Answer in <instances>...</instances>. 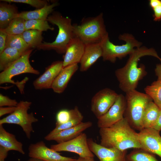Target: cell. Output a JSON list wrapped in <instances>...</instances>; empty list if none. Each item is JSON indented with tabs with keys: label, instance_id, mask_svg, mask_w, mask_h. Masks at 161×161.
<instances>
[{
	"label": "cell",
	"instance_id": "obj_1",
	"mask_svg": "<svg viewBox=\"0 0 161 161\" xmlns=\"http://www.w3.org/2000/svg\"><path fill=\"white\" fill-rule=\"evenodd\" d=\"M146 55L156 57L161 62V58L154 49L141 47L136 48L129 55V58L124 66L115 71L119 87L126 93L135 90L139 81L146 75L145 65L142 64L138 65L140 58Z\"/></svg>",
	"mask_w": 161,
	"mask_h": 161
},
{
	"label": "cell",
	"instance_id": "obj_2",
	"mask_svg": "<svg viewBox=\"0 0 161 161\" xmlns=\"http://www.w3.org/2000/svg\"><path fill=\"white\" fill-rule=\"evenodd\" d=\"M100 144L121 151L140 148L138 133L136 132L125 118L107 127L99 128Z\"/></svg>",
	"mask_w": 161,
	"mask_h": 161
},
{
	"label": "cell",
	"instance_id": "obj_3",
	"mask_svg": "<svg viewBox=\"0 0 161 161\" xmlns=\"http://www.w3.org/2000/svg\"><path fill=\"white\" fill-rule=\"evenodd\" d=\"M47 20L57 26L58 34L54 41L43 42L36 48L38 50H53L59 54H65L68 44L74 37L71 19L62 16L58 12H53L48 16Z\"/></svg>",
	"mask_w": 161,
	"mask_h": 161
},
{
	"label": "cell",
	"instance_id": "obj_4",
	"mask_svg": "<svg viewBox=\"0 0 161 161\" xmlns=\"http://www.w3.org/2000/svg\"><path fill=\"white\" fill-rule=\"evenodd\" d=\"M73 29L74 36L85 44L100 43L108 34L102 13L95 17L83 18L80 24H73Z\"/></svg>",
	"mask_w": 161,
	"mask_h": 161
},
{
	"label": "cell",
	"instance_id": "obj_5",
	"mask_svg": "<svg viewBox=\"0 0 161 161\" xmlns=\"http://www.w3.org/2000/svg\"><path fill=\"white\" fill-rule=\"evenodd\" d=\"M126 93V106L124 117L133 129L140 131L143 129L142 121L145 108L153 100L148 94L136 89Z\"/></svg>",
	"mask_w": 161,
	"mask_h": 161
},
{
	"label": "cell",
	"instance_id": "obj_6",
	"mask_svg": "<svg viewBox=\"0 0 161 161\" xmlns=\"http://www.w3.org/2000/svg\"><path fill=\"white\" fill-rule=\"evenodd\" d=\"M120 40L126 43L122 45H116L110 41L108 34L100 42L102 50V57L104 61L114 63L117 58L122 59L133 52L137 48L141 47L142 43L136 39L131 34L125 33L119 36Z\"/></svg>",
	"mask_w": 161,
	"mask_h": 161
},
{
	"label": "cell",
	"instance_id": "obj_7",
	"mask_svg": "<svg viewBox=\"0 0 161 161\" xmlns=\"http://www.w3.org/2000/svg\"><path fill=\"white\" fill-rule=\"evenodd\" d=\"M31 104L29 101H20L13 113L0 120V125L5 123L18 125L22 128L27 138L30 139L31 133L34 131L32 124L38 121L33 112L28 113Z\"/></svg>",
	"mask_w": 161,
	"mask_h": 161
},
{
	"label": "cell",
	"instance_id": "obj_8",
	"mask_svg": "<svg viewBox=\"0 0 161 161\" xmlns=\"http://www.w3.org/2000/svg\"><path fill=\"white\" fill-rule=\"evenodd\" d=\"M32 49H30L25 52L18 59L0 73V84L6 83H16L12 78L18 75L25 73L38 75L40 72L32 67L29 58Z\"/></svg>",
	"mask_w": 161,
	"mask_h": 161
},
{
	"label": "cell",
	"instance_id": "obj_9",
	"mask_svg": "<svg viewBox=\"0 0 161 161\" xmlns=\"http://www.w3.org/2000/svg\"><path fill=\"white\" fill-rule=\"evenodd\" d=\"M87 139L86 134L82 133L69 141L51 145L50 148L58 152L66 151L75 153L80 157H94V154L89 147Z\"/></svg>",
	"mask_w": 161,
	"mask_h": 161
},
{
	"label": "cell",
	"instance_id": "obj_10",
	"mask_svg": "<svg viewBox=\"0 0 161 161\" xmlns=\"http://www.w3.org/2000/svg\"><path fill=\"white\" fill-rule=\"evenodd\" d=\"M118 94L109 88L97 92L92 97L91 110L97 119L104 114L115 102Z\"/></svg>",
	"mask_w": 161,
	"mask_h": 161
},
{
	"label": "cell",
	"instance_id": "obj_11",
	"mask_svg": "<svg viewBox=\"0 0 161 161\" xmlns=\"http://www.w3.org/2000/svg\"><path fill=\"white\" fill-rule=\"evenodd\" d=\"M126 106L125 96L118 94L113 105L104 114L97 119V126L99 128L109 127L124 118Z\"/></svg>",
	"mask_w": 161,
	"mask_h": 161
},
{
	"label": "cell",
	"instance_id": "obj_12",
	"mask_svg": "<svg viewBox=\"0 0 161 161\" xmlns=\"http://www.w3.org/2000/svg\"><path fill=\"white\" fill-rule=\"evenodd\" d=\"M159 131L151 128H144L138 133L140 148L161 158V136Z\"/></svg>",
	"mask_w": 161,
	"mask_h": 161
},
{
	"label": "cell",
	"instance_id": "obj_13",
	"mask_svg": "<svg viewBox=\"0 0 161 161\" xmlns=\"http://www.w3.org/2000/svg\"><path fill=\"white\" fill-rule=\"evenodd\" d=\"M28 155L44 161H74L75 159L63 156L60 153L47 147L42 141L30 144L28 148Z\"/></svg>",
	"mask_w": 161,
	"mask_h": 161
},
{
	"label": "cell",
	"instance_id": "obj_14",
	"mask_svg": "<svg viewBox=\"0 0 161 161\" xmlns=\"http://www.w3.org/2000/svg\"><path fill=\"white\" fill-rule=\"evenodd\" d=\"M87 143L90 151L100 161H126L127 150L105 147L97 143L91 138L87 139Z\"/></svg>",
	"mask_w": 161,
	"mask_h": 161
},
{
	"label": "cell",
	"instance_id": "obj_15",
	"mask_svg": "<svg viewBox=\"0 0 161 161\" xmlns=\"http://www.w3.org/2000/svg\"><path fill=\"white\" fill-rule=\"evenodd\" d=\"M63 68V61H55L46 68L43 73L33 83L35 89L42 90L51 88L55 79Z\"/></svg>",
	"mask_w": 161,
	"mask_h": 161
},
{
	"label": "cell",
	"instance_id": "obj_16",
	"mask_svg": "<svg viewBox=\"0 0 161 161\" xmlns=\"http://www.w3.org/2000/svg\"><path fill=\"white\" fill-rule=\"evenodd\" d=\"M85 44L79 38L74 37L69 42L64 56L63 68L80 63L83 54Z\"/></svg>",
	"mask_w": 161,
	"mask_h": 161
},
{
	"label": "cell",
	"instance_id": "obj_17",
	"mask_svg": "<svg viewBox=\"0 0 161 161\" xmlns=\"http://www.w3.org/2000/svg\"><path fill=\"white\" fill-rule=\"evenodd\" d=\"M92 125V123L89 121L82 122L75 126L62 130L54 135H47L44 139L47 141H55L58 143L64 142L77 137Z\"/></svg>",
	"mask_w": 161,
	"mask_h": 161
},
{
	"label": "cell",
	"instance_id": "obj_18",
	"mask_svg": "<svg viewBox=\"0 0 161 161\" xmlns=\"http://www.w3.org/2000/svg\"><path fill=\"white\" fill-rule=\"evenodd\" d=\"M102 56L100 43L85 44L84 52L80 63V71H87Z\"/></svg>",
	"mask_w": 161,
	"mask_h": 161
},
{
	"label": "cell",
	"instance_id": "obj_19",
	"mask_svg": "<svg viewBox=\"0 0 161 161\" xmlns=\"http://www.w3.org/2000/svg\"><path fill=\"white\" fill-rule=\"evenodd\" d=\"M78 68V64L69 65L63 68L52 85L51 88L53 91L57 93H62Z\"/></svg>",
	"mask_w": 161,
	"mask_h": 161
},
{
	"label": "cell",
	"instance_id": "obj_20",
	"mask_svg": "<svg viewBox=\"0 0 161 161\" xmlns=\"http://www.w3.org/2000/svg\"><path fill=\"white\" fill-rule=\"evenodd\" d=\"M0 146L8 151L14 150L23 154L25 153L22 143L17 140L15 135L7 131L2 125H0Z\"/></svg>",
	"mask_w": 161,
	"mask_h": 161
},
{
	"label": "cell",
	"instance_id": "obj_21",
	"mask_svg": "<svg viewBox=\"0 0 161 161\" xmlns=\"http://www.w3.org/2000/svg\"><path fill=\"white\" fill-rule=\"evenodd\" d=\"M58 2H54L51 4H48L41 8L29 11H24L19 13L18 17L25 21L40 19L47 20L49 15L53 12L54 8L58 6Z\"/></svg>",
	"mask_w": 161,
	"mask_h": 161
},
{
	"label": "cell",
	"instance_id": "obj_22",
	"mask_svg": "<svg viewBox=\"0 0 161 161\" xmlns=\"http://www.w3.org/2000/svg\"><path fill=\"white\" fill-rule=\"evenodd\" d=\"M17 7L10 3L4 2L0 3V29L6 28L11 21L17 17Z\"/></svg>",
	"mask_w": 161,
	"mask_h": 161
},
{
	"label": "cell",
	"instance_id": "obj_23",
	"mask_svg": "<svg viewBox=\"0 0 161 161\" xmlns=\"http://www.w3.org/2000/svg\"><path fill=\"white\" fill-rule=\"evenodd\" d=\"M160 109L153 101L147 105L144 112L142 124L143 129L152 128L157 119Z\"/></svg>",
	"mask_w": 161,
	"mask_h": 161
},
{
	"label": "cell",
	"instance_id": "obj_24",
	"mask_svg": "<svg viewBox=\"0 0 161 161\" xmlns=\"http://www.w3.org/2000/svg\"><path fill=\"white\" fill-rule=\"evenodd\" d=\"M24 52L12 48H6L0 53V71L2 72L7 69L20 58Z\"/></svg>",
	"mask_w": 161,
	"mask_h": 161
},
{
	"label": "cell",
	"instance_id": "obj_25",
	"mask_svg": "<svg viewBox=\"0 0 161 161\" xmlns=\"http://www.w3.org/2000/svg\"><path fill=\"white\" fill-rule=\"evenodd\" d=\"M71 110L72 115L70 120L64 123L55 125V128L47 134L48 135H54L62 130L75 126L82 122L83 116L78 107L76 106Z\"/></svg>",
	"mask_w": 161,
	"mask_h": 161
},
{
	"label": "cell",
	"instance_id": "obj_26",
	"mask_svg": "<svg viewBox=\"0 0 161 161\" xmlns=\"http://www.w3.org/2000/svg\"><path fill=\"white\" fill-rule=\"evenodd\" d=\"M126 161H159L154 154L141 148H135L126 157Z\"/></svg>",
	"mask_w": 161,
	"mask_h": 161
},
{
	"label": "cell",
	"instance_id": "obj_27",
	"mask_svg": "<svg viewBox=\"0 0 161 161\" xmlns=\"http://www.w3.org/2000/svg\"><path fill=\"white\" fill-rule=\"evenodd\" d=\"M42 32L35 30H25L22 34L26 43L31 48H37L42 43Z\"/></svg>",
	"mask_w": 161,
	"mask_h": 161
},
{
	"label": "cell",
	"instance_id": "obj_28",
	"mask_svg": "<svg viewBox=\"0 0 161 161\" xmlns=\"http://www.w3.org/2000/svg\"><path fill=\"white\" fill-rule=\"evenodd\" d=\"M7 47L16 49L23 52L31 49L24 41L22 34L8 35L6 45V48Z\"/></svg>",
	"mask_w": 161,
	"mask_h": 161
},
{
	"label": "cell",
	"instance_id": "obj_29",
	"mask_svg": "<svg viewBox=\"0 0 161 161\" xmlns=\"http://www.w3.org/2000/svg\"><path fill=\"white\" fill-rule=\"evenodd\" d=\"M144 90L154 103L161 109V81L157 80L153 82L151 85L146 86Z\"/></svg>",
	"mask_w": 161,
	"mask_h": 161
},
{
	"label": "cell",
	"instance_id": "obj_30",
	"mask_svg": "<svg viewBox=\"0 0 161 161\" xmlns=\"http://www.w3.org/2000/svg\"><path fill=\"white\" fill-rule=\"evenodd\" d=\"M25 21L21 18H16L11 21L6 28L2 30L9 35L22 34L25 31Z\"/></svg>",
	"mask_w": 161,
	"mask_h": 161
},
{
	"label": "cell",
	"instance_id": "obj_31",
	"mask_svg": "<svg viewBox=\"0 0 161 161\" xmlns=\"http://www.w3.org/2000/svg\"><path fill=\"white\" fill-rule=\"evenodd\" d=\"M25 30H35L42 32L54 30L53 27L49 25L47 20L34 19L25 21Z\"/></svg>",
	"mask_w": 161,
	"mask_h": 161
},
{
	"label": "cell",
	"instance_id": "obj_32",
	"mask_svg": "<svg viewBox=\"0 0 161 161\" xmlns=\"http://www.w3.org/2000/svg\"><path fill=\"white\" fill-rule=\"evenodd\" d=\"M1 1L11 3H19L29 4L37 9L41 8L48 4L44 0H1Z\"/></svg>",
	"mask_w": 161,
	"mask_h": 161
},
{
	"label": "cell",
	"instance_id": "obj_33",
	"mask_svg": "<svg viewBox=\"0 0 161 161\" xmlns=\"http://www.w3.org/2000/svg\"><path fill=\"white\" fill-rule=\"evenodd\" d=\"M149 4L154 12L153 17L155 21L161 20V0H150Z\"/></svg>",
	"mask_w": 161,
	"mask_h": 161
},
{
	"label": "cell",
	"instance_id": "obj_34",
	"mask_svg": "<svg viewBox=\"0 0 161 161\" xmlns=\"http://www.w3.org/2000/svg\"><path fill=\"white\" fill-rule=\"evenodd\" d=\"M72 115L71 110L63 109L59 111L56 115L55 125L64 123L70 119Z\"/></svg>",
	"mask_w": 161,
	"mask_h": 161
},
{
	"label": "cell",
	"instance_id": "obj_35",
	"mask_svg": "<svg viewBox=\"0 0 161 161\" xmlns=\"http://www.w3.org/2000/svg\"><path fill=\"white\" fill-rule=\"evenodd\" d=\"M18 103L16 100L11 99L7 96L0 94V107L16 106Z\"/></svg>",
	"mask_w": 161,
	"mask_h": 161
},
{
	"label": "cell",
	"instance_id": "obj_36",
	"mask_svg": "<svg viewBox=\"0 0 161 161\" xmlns=\"http://www.w3.org/2000/svg\"><path fill=\"white\" fill-rule=\"evenodd\" d=\"M8 34L2 29H0V53L6 48Z\"/></svg>",
	"mask_w": 161,
	"mask_h": 161
},
{
	"label": "cell",
	"instance_id": "obj_37",
	"mask_svg": "<svg viewBox=\"0 0 161 161\" xmlns=\"http://www.w3.org/2000/svg\"><path fill=\"white\" fill-rule=\"evenodd\" d=\"M16 106L0 107V117L6 114L13 113L16 110Z\"/></svg>",
	"mask_w": 161,
	"mask_h": 161
},
{
	"label": "cell",
	"instance_id": "obj_38",
	"mask_svg": "<svg viewBox=\"0 0 161 161\" xmlns=\"http://www.w3.org/2000/svg\"><path fill=\"white\" fill-rule=\"evenodd\" d=\"M153 128L160 132L161 131V109H160L157 121Z\"/></svg>",
	"mask_w": 161,
	"mask_h": 161
},
{
	"label": "cell",
	"instance_id": "obj_39",
	"mask_svg": "<svg viewBox=\"0 0 161 161\" xmlns=\"http://www.w3.org/2000/svg\"><path fill=\"white\" fill-rule=\"evenodd\" d=\"M8 152L5 148L0 146V161L4 160L7 156Z\"/></svg>",
	"mask_w": 161,
	"mask_h": 161
},
{
	"label": "cell",
	"instance_id": "obj_40",
	"mask_svg": "<svg viewBox=\"0 0 161 161\" xmlns=\"http://www.w3.org/2000/svg\"><path fill=\"white\" fill-rule=\"evenodd\" d=\"M155 72L157 77V80L161 81V64L157 65L155 69Z\"/></svg>",
	"mask_w": 161,
	"mask_h": 161
},
{
	"label": "cell",
	"instance_id": "obj_41",
	"mask_svg": "<svg viewBox=\"0 0 161 161\" xmlns=\"http://www.w3.org/2000/svg\"><path fill=\"white\" fill-rule=\"evenodd\" d=\"M74 161H95L94 157H79L78 159H75Z\"/></svg>",
	"mask_w": 161,
	"mask_h": 161
},
{
	"label": "cell",
	"instance_id": "obj_42",
	"mask_svg": "<svg viewBox=\"0 0 161 161\" xmlns=\"http://www.w3.org/2000/svg\"><path fill=\"white\" fill-rule=\"evenodd\" d=\"M27 161H44L40 159L34 158H30Z\"/></svg>",
	"mask_w": 161,
	"mask_h": 161
},
{
	"label": "cell",
	"instance_id": "obj_43",
	"mask_svg": "<svg viewBox=\"0 0 161 161\" xmlns=\"http://www.w3.org/2000/svg\"><path fill=\"white\" fill-rule=\"evenodd\" d=\"M0 161H5L4 160H3Z\"/></svg>",
	"mask_w": 161,
	"mask_h": 161
}]
</instances>
